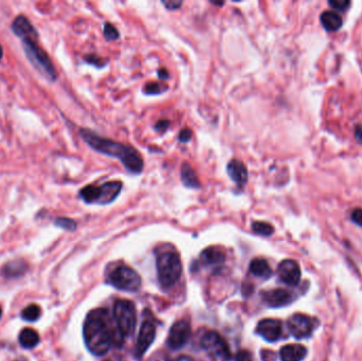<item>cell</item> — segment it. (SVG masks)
Wrapping results in <instances>:
<instances>
[{"instance_id": "41", "label": "cell", "mask_w": 362, "mask_h": 361, "mask_svg": "<svg viewBox=\"0 0 362 361\" xmlns=\"http://www.w3.org/2000/svg\"><path fill=\"white\" fill-rule=\"evenodd\" d=\"M1 316H2V309L0 307V318H1Z\"/></svg>"}, {"instance_id": "31", "label": "cell", "mask_w": 362, "mask_h": 361, "mask_svg": "<svg viewBox=\"0 0 362 361\" xmlns=\"http://www.w3.org/2000/svg\"><path fill=\"white\" fill-rule=\"evenodd\" d=\"M162 4L167 7V10L169 11H176L182 6L183 1L182 0H163Z\"/></svg>"}, {"instance_id": "27", "label": "cell", "mask_w": 362, "mask_h": 361, "mask_svg": "<svg viewBox=\"0 0 362 361\" xmlns=\"http://www.w3.org/2000/svg\"><path fill=\"white\" fill-rule=\"evenodd\" d=\"M53 224L57 226V227H60V228L64 229V230H67V231H75L76 230V223L73 221V219L71 218H68V217H57L54 219Z\"/></svg>"}, {"instance_id": "30", "label": "cell", "mask_w": 362, "mask_h": 361, "mask_svg": "<svg viewBox=\"0 0 362 361\" xmlns=\"http://www.w3.org/2000/svg\"><path fill=\"white\" fill-rule=\"evenodd\" d=\"M328 4L336 11L344 12L350 7L351 1L350 0H330V1H328Z\"/></svg>"}, {"instance_id": "24", "label": "cell", "mask_w": 362, "mask_h": 361, "mask_svg": "<svg viewBox=\"0 0 362 361\" xmlns=\"http://www.w3.org/2000/svg\"><path fill=\"white\" fill-rule=\"evenodd\" d=\"M21 318L28 322H34L41 317V307L36 304H31L21 311Z\"/></svg>"}, {"instance_id": "37", "label": "cell", "mask_w": 362, "mask_h": 361, "mask_svg": "<svg viewBox=\"0 0 362 361\" xmlns=\"http://www.w3.org/2000/svg\"><path fill=\"white\" fill-rule=\"evenodd\" d=\"M157 73H158V77H159V80H161V81H167L169 78V71L167 69H164V68L159 69L158 72H157Z\"/></svg>"}, {"instance_id": "35", "label": "cell", "mask_w": 362, "mask_h": 361, "mask_svg": "<svg viewBox=\"0 0 362 361\" xmlns=\"http://www.w3.org/2000/svg\"><path fill=\"white\" fill-rule=\"evenodd\" d=\"M169 126H170V121L164 119V120H160L157 122V124L155 125V129L158 132H164L168 130Z\"/></svg>"}, {"instance_id": "14", "label": "cell", "mask_w": 362, "mask_h": 361, "mask_svg": "<svg viewBox=\"0 0 362 361\" xmlns=\"http://www.w3.org/2000/svg\"><path fill=\"white\" fill-rule=\"evenodd\" d=\"M256 333L269 342L278 341L282 335V322L277 319H264L258 322Z\"/></svg>"}, {"instance_id": "8", "label": "cell", "mask_w": 362, "mask_h": 361, "mask_svg": "<svg viewBox=\"0 0 362 361\" xmlns=\"http://www.w3.org/2000/svg\"><path fill=\"white\" fill-rule=\"evenodd\" d=\"M318 324L319 322L316 319L303 315V313H296L287 321V327L289 332L297 339L307 338L312 334Z\"/></svg>"}, {"instance_id": "22", "label": "cell", "mask_w": 362, "mask_h": 361, "mask_svg": "<svg viewBox=\"0 0 362 361\" xmlns=\"http://www.w3.org/2000/svg\"><path fill=\"white\" fill-rule=\"evenodd\" d=\"M250 272L254 274L255 277L268 279L271 277L272 269L270 265L264 258H254L250 263Z\"/></svg>"}, {"instance_id": "16", "label": "cell", "mask_w": 362, "mask_h": 361, "mask_svg": "<svg viewBox=\"0 0 362 361\" xmlns=\"http://www.w3.org/2000/svg\"><path fill=\"white\" fill-rule=\"evenodd\" d=\"M11 30L15 35L21 39H23V38L37 39L38 38L37 30L26 16H23V15H19V16H17L14 19L12 26H11Z\"/></svg>"}, {"instance_id": "11", "label": "cell", "mask_w": 362, "mask_h": 361, "mask_svg": "<svg viewBox=\"0 0 362 361\" xmlns=\"http://www.w3.org/2000/svg\"><path fill=\"white\" fill-rule=\"evenodd\" d=\"M262 297L264 302L272 308L284 307V306L293 303L295 300V296L283 288H275L268 290V292H263Z\"/></svg>"}, {"instance_id": "5", "label": "cell", "mask_w": 362, "mask_h": 361, "mask_svg": "<svg viewBox=\"0 0 362 361\" xmlns=\"http://www.w3.org/2000/svg\"><path fill=\"white\" fill-rule=\"evenodd\" d=\"M122 189L123 183L121 181L113 180V181H107L100 186L86 185L78 192V195L81 199L88 205H92V203L109 205L117 199Z\"/></svg>"}, {"instance_id": "15", "label": "cell", "mask_w": 362, "mask_h": 361, "mask_svg": "<svg viewBox=\"0 0 362 361\" xmlns=\"http://www.w3.org/2000/svg\"><path fill=\"white\" fill-rule=\"evenodd\" d=\"M227 174L236 185L243 187L248 183V170L243 162L239 159H231L227 164Z\"/></svg>"}, {"instance_id": "29", "label": "cell", "mask_w": 362, "mask_h": 361, "mask_svg": "<svg viewBox=\"0 0 362 361\" xmlns=\"http://www.w3.org/2000/svg\"><path fill=\"white\" fill-rule=\"evenodd\" d=\"M84 60L89 65H92L97 68H103L107 64V60L100 58L96 54H89V56H86L84 58Z\"/></svg>"}, {"instance_id": "39", "label": "cell", "mask_w": 362, "mask_h": 361, "mask_svg": "<svg viewBox=\"0 0 362 361\" xmlns=\"http://www.w3.org/2000/svg\"><path fill=\"white\" fill-rule=\"evenodd\" d=\"M2 58H3V48H2L1 44H0V60H2Z\"/></svg>"}, {"instance_id": "23", "label": "cell", "mask_w": 362, "mask_h": 361, "mask_svg": "<svg viewBox=\"0 0 362 361\" xmlns=\"http://www.w3.org/2000/svg\"><path fill=\"white\" fill-rule=\"evenodd\" d=\"M19 343L25 349H33L39 343V336L34 329L25 328L19 334Z\"/></svg>"}, {"instance_id": "19", "label": "cell", "mask_w": 362, "mask_h": 361, "mask_svg": "<svg viewBox=\"0 0 362 361\" xmlns=\"http://www.w3.org/2000/svg\"><path fill=\"white\" fill-rule=\"evenodd\" d=\"M225 252L222 248L219 247H209L207 249H204L201 255H200V260L204 265L208 266H216L219 264H223L225 262Z\"/></svg>"}, {"instance_id": "26", "label": "cell", "mask_w": 362, "mask_h": 361, "mask_svg": "<svg viewBox=\"0 0 362 361\" xmlns=\"http://www.w3.org/2000/svg\"><path fill=\"white\" fill-rule=\"evenodd\" d=\"M252 230L258 234L263 235V237H270V235L274 232V228L272 225L266 222H254L252 224Z\"/></svg>"}, {"instance_id": "28", "label": "cell", "mask_w": 362, "mask_h": 361, "mask_svg": "<svg viewBox=\"0 0 362 361\" xmlns=\"http://www.w3.org/2000/svg\"><path fill=\"white\" fill-rule=\"evenodd\" d=\"M103 34H104V37L106 38V41H108V42L117 41V39L120 37L119 31H118V29L114 25H112L110 22L104 23Z\"/></svg>"}, {"instance_id": "6", "label": "cell", "mask_w": 362, "mask_h": 361, "mask_svg": "<svg viewBox=\"0 0 362 361\" xmlns=\"http://www.w3.org/2000/svg\"><path fill=\"white\" fill-rule=\"evenodd\" d=\"M116 328L123 337L131 336L137 325L136 306L129 300H118L114 305Z\"/></svg>"}, {"instance_id": "9", "label": "cell", "mask_w": 362, "mask_h": 361, "mask_svg": "<svg viewBox=\"0 0 362 361\" xmlns=\"http://www.w3.org/2000/svg\"><path fill=\"white\" fill-rule=\"evenodd\" d=\"M201 347L209 355L215 358H229L230 350L224 338L217 332H207L201 338Z\"/></svg>"}, {"instance_id": "18", "label": "cell", "mask_w": 362, "mask_h": 361, "mask_svg": "<svg viewBox=\"0 0 362 361\" xmlns=\"http://www.w3.org/2000/svg\"><path fill=\"white\" fill-rule=\"evenodd\" d=\"M180 179L182 181L183 185L188 189L197 190L201 187V183L199 181V178L196 174L195 170L190 163L184 162L180 169Z\"/></svg>"}, {"instance_id": "2", "label": "cell", "mask_w": 362, "mask_h": 361, "mask_svg": "<svg viewBox=\"0 0 362 361\" xmlns=\"http://www.w3.org/2000/svg\"><path fill=\"white\" fill-rule=\"evenodd\" d=\"M80 136L92 150L121 161L131 174L138 175L142 173L144 160L140 152L133 146L101 137L97 132L87 128L80 129Z\"/></svg>"}, {"instance_id": "25", "label": "cell", "mask_w": 362, "mask_h": 361, "mask_svg": "<svg viewBox=\"0 0 362 361\" xmlns=\"http://www.w3.org/2000/svg\"><path fill=\"white\" fill-rule=\"evenodd\" d=\"M169 89L167 84H160V83H156V82H151L147 83L144 88H143V92L145 95H160V93H163L164 91H167Z\"/></svg>"}, {"instance_id": "32", "label": "cell", "mask_w": 362, "mask_h": 361, "mask_svg": "<svg viewBox=\"0 0 362 361\" xmlns=\"http://www.w3.org/2000/svg\"><path fill=\"white\" fill-rule=\"evenodd\" d=\"M192 135H193L192 130H190L188 128H184V129H182L179 132L178 141L181 143H187L188 141L192 139Z\"/></svg>"}, {"instance_id": "4", "label": "cell", "mask_w": 362, "mask_h": 361, "mask_svg": "<svg viewBox=\"0 0 362 361\" xmlns=\"http://www.w3.org/2000/svg\"><path fill=\"white\" fill-rule=\"evenodd\" d=\"M181 272L182 264L176 251H164L157 257V273L162 287H172L179 280Z\"/></svg>"}, {"instance_id": "42", "label": "cell", "mask_w": 362, "mask_h": 361, "mask_svg": "<svg viewBox=\"0 0 362 361\" xmlns=\"http://www.w3.org/2000/svg\"><path fill=\"white\" fill-rule=\"evenodd\" d=\"M105 361H112V360H105Z\"/></svg>"}, {"instance_id": "40", "label": "cell", "mask_w": 362, "mask_h": 361, "mask_svg": "<svg viewBox=\"0 0 362 361\" xmlns=\"http://www.w3.org/2000/svg\"><path fill=\"white\" fill-rule=\"evenodd\" d=\"M211 3L214 4V5H224V2H213V1H211Z\"/></svg>"}, {"instance_id": "3", "label": "cell", "mask_w": 362, "mask_h": 361, "mask_svg": "<svg viewBox=\"0 0 362 361\" xmlns=\"http://www.w3.org/2000/svg\"><path fill=\"white\" fill-rule=\"evenodd\" d=\"M21 45L26 58L36 71H38L39 74H42L49 82L57 81V69H55L48 53L45 51L43 47L37 44L36 39L23 38L21 39Z\"/></svg>"}, {"instance_id": "13", "label": "cell", "mask_w": 362, "mask_h": 361, "mask_svg": "<svg viewBox=\"0 0 362 361\" xmlns=\"http://www.w3.org/2000/svg\"><path fill=\"white\" fill-rule=\"evenodd\" d=\"M278 273L282 282L291 286L298 285L301 279L300 267L293 260L282 261L278 267Z\"/></svg>"}, {"instance_id": "34", "label": "cell", "mask_w": 362, "mask_h": 361, "mask_svg": "<svg viewBox=\"0 0 362 361\" xmlns=\"http://www.w3.org/2000/svg\"><path fill=\"white\" fill-rule=\"evenodd\" d=\"M236 361H252V355L248 351H240L235 356Z\"/></svg>"}, {"instance_id": "12", "label": "cell", "mask_w": 362, "mask_h": 361, "mask_svg": "<svg viewBox=\"0 0 362 361\" xmlns=\"http://www.w3.org/2000/svg\"><path fill=\"white\" fill-rule=\"evenodd\" d=\"M156 337V326L151 321H144L140 327L138 342L136 347V356L142 357L151 347Z\"/></svg>"}, {"instance_id": "7", "label": "cell", "mask_w": 362, "mask_h": 361, "mask_svg": "<svg viewBox=\"0 0 362 361\" xmlns=\"http://www.w3.org/2000/svg\"><path fill=\"white\" fill-rule=\"evenodd\" d=\"M113 286L125 292H137L141 286L140 274L130 267H118L109 276Z\"/></svg>"}, {"instance_id": "38", "label": "cell", "mask_w": 362, "mask_h": 361, "mask_svg": "<svg viewBox=\"0 0 362 361\" xmlns=\"http://www.w3.org/2000/svg\"><path fill=\"white\" fill-rule=\"evenodd\" d=\"M171 361H194V359L191 358V357H188V356L182 355V356H179V357H177L175 359H173Z\"/></svg>"}, {"instance_id": "36", "label": "cell", "mask_w": 362, "mask_h": 361, "mask_svg": "<svg viewBox=\"0 0 362 361\" xmlns=\"http://www.w3.org/2000/svg\"><path fill=\"white\" fill-rule=\"evenodd\" d=\"M354 135H355V138L358 142L362 144V124L356 125L355 130H354Z\"/></svg>"}, {"instance_id": "33", "label": "cell", "mask_w": 362, "mask_h": 361, "mask_svg": "<svg viewBox=\"0 0 362 361\" xmlns=\"http://www.w3.org/2000/svg\"><path fill=\"white\" fill-rule=\"evenodd\" d=\"M351 218H352V221L355 224H357L358 226H362V209L358 208V209L353 210L352 214H351Z\"/></svg>"}, {"instance_id": "20", "label": "cell", "mask_w": 362, "mask_h": 361, "mask_svg": "<svg viewBox=\"0 0 362 361\" xmlns=\"http://www.w3.org/2000/svg\"><path fill=\"white\" fill-rule=\"evenodd\" d=\"M28 270V264L25 261L15 260L5 264L2 268V274L7 279H16L25 276Z\"/></svg>"}, {"instance_id": "1", "label": "cell", "mask_w": 362, "mask_h": 361, "mask_svg": "<svg viewBox=\"0 0 362 361\" xmlns=\"http://www.w3.org/2000/svg\"><path fill=\"white\" fill-rule=\"evenodd\" d=\"M108 312L105 309L91 310L84 323V340L86 347L93 355L102 356L106 354L112 343L123 344L124 337L109 326Z\"/></svg>"}, {"instance_id": "17", "label": "cell", "mask_w": 362, "mask_h": 361, "mask_svg": "<svg viewBox=\"0 0 362 361\" xmlns=\"http://www.w3.org/2000/svg\"><path fill=\"white\" fill-rule=\"evenodd\" d=\"M307 355V349L301 344H288L280 351L282 361H302Z\"/></svg>"}, {"instance_id": "10", "label": "cell", "mask_w": 362, "mask_h": 361, "mask_svg": "<svg viewBox=\"0 0 362 361\" xmlns=\"http://www.w3.org/2000/svg\"><path fill=\"white\" fill-rule=\"evenodd\" d=\"M191 337V325L185 320L177 321L172 325L168 336L167 343L169 348L178 350L185 345Z\"/></svg>"}, {"instance_id": "21", "label": "cell", "mask_w": 362, "mask_h": 361, "mask_svg": "<svg viewBox=\"0 0 362 361\" xmlns=\"http://www.w3.org/2000/svg\"><path fill=\"white\" fill-rule=\"evenodd\" d=\"M320 20L322 26L327 31L334 32V31L339 30L342 27L343 20L340 17L339 14H337L334 11H325L322 13L320 16Z\"/></svg>"}]
</instances>
